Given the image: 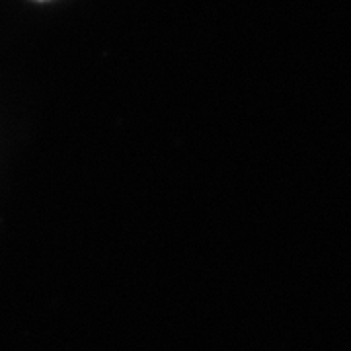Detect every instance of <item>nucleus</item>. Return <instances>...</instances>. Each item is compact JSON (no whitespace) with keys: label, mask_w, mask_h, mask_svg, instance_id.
<instances>
[{"label":"nucleus","mask_w":351,"mask_h":351,"mask_svg":"<svg viewBox=\"0 0 351 351\" xmlns=\"http://www.w3.org/2000/svg\"><path fill=\"white\" fill-rule=\"evenodd\" d=\"M38 2H47V0H38Z\"/></svg>","instance_id":"obj_1"}]
</instances>
